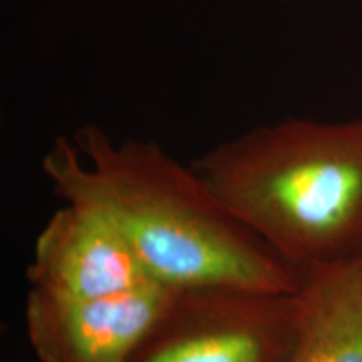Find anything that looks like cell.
<instances>
[{"label":"cell","mask_w":362,"mask_h":362,"mask_svg":"<svg viewBox=\"0 0 362 362\" xmlns=\"http://www.w3.org/2000/svg\"><path fill=\"white\" fill-rule=\"evenodd\" d=\"M42 171L66 203L89 206L168 287L233 285L296 293L302 275L235 220L188 166L155 141L99 124L57 136Z\"/></svg>","instance_id":"cell-1"},{"label":"cell","mask_w":362,"mask_h":362,"mask_svg":"<svg viewBox=\"0 0 362 362\" xmlns=\"http://www.w3.org/2000/svg\"><path fill=\"white\" fill-rule=\"evenodd\" d=\"M189 168L300 275L362 257V117H285L216 144Z\"/></svg>","instance_id":"cell-2"},{"label":"cell","mask_w":362,"mask_h":362,"mask_svg":"<svg viewBox=\"0 0 362 362\" xmlns=\"http://www.w3.org/2000/svg\"><path fill=\"white\" fill-rule=\"evenodd\" d=\"M298 310L297 292L233 285L175 288L128 362H288Z\"/></svg>","instance_id":"cell-3"},{"label":"cell","mask_w":362,"mask_h":362,"mask_svg":"<svg viewBox=\"0 0 362 362\" xmlns=\"http://www.w3.org/2000/svg\"><path fill=\"white\" fill-rule=\"evenodd\" d=\"M176 287L79 297L30 287L27 336L40 362H128Z\"/></svg>","instance_id":"cell-4"},{"label":"cell","mask_w":362,"mask_h":362,"mask_svg":"<svg viewBox=\"0 0 362 362\" xmlns=\"http://www.w3.org/2000/svg\"><path fill=\"white\" fill-rule=\"evenodd\" d=\"M30 287L79 297L112 296L158 284L110 220L66 203L35 238Z\"/></svg>","instance_id":"cell-5"},{"label":"cell","mask_w":362,"mask_h":362,"mask_svg":"<svg viewBox=\"0 0 362 362\" xmlns=\"http://www.w3.org/2000/svg\"><path fill=\"white\" fill-rule=\"evenodd\" d=\"M288 362H362V257L302 274Z\"/></svg>","instance_id":"cell-6"}]
</instances>
